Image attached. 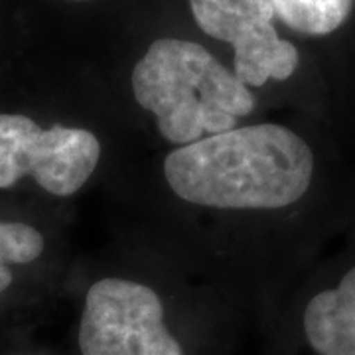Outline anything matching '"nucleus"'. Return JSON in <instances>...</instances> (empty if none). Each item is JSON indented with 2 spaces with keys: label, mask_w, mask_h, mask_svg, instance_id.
I'll use <instances>...</instances> for the list:
<instances>
[{
  "label": "nucleus",
  "mask_w": 355,
  "mask_h": 355,
  "mask_svg": "<svg viewBox=\"0 0 355 355\" xmlns=\"http://www.w3.org/2000/svg\"><path fill=\"white\" fill-rule=\"evenodd\" d=\"M314 154L294 130L265 123L233 127L182 144L164 160V178L180 200L233 211L282 209L304 196Z\"/></svg>",
  "instance_id": "1"
},
{
  "label": "nucleus",
  "mask_w": 355,
  "mask_h": 355,
  "mask_svg": "<svg viewBox=\"0 0 355 355\" xmlns=\"http://www.w3.org/2000/svg\"><path fill=\"white\" fill-rule=\"evenodd\" d=\"M135 99L156 116L160 135L176 144L219 135L251 114L254 95L202 44L160 38L130 77Z\"/></svg>",
  "instance_id": "2"
},
{
  "label": "nucleus",
  "mask_w": 355,
  "mask_h": 355,
  "mask_svg": "<svg viewBox=\"0 0 355 355\" xmlns=\"http://www.w3.org/2000/svg\"><path fill=\"white\" fill-rule=\"evenodd\" d=\"M101 160V142L87 128H42L30 116L0 113V190L30 176L42 190L69 198Z\"/></svg>",
  "instance_id": "3"
},
{
  "label": "nucleus",
  "mask_w": 355,
  "mask_h": 355,
  "mask_svg": "<svg viewBox=\"0 0 355 355\" xmlns=\"http://www.w3.org/2000/svg\"><path fill=\"white\" fill-rule=\"evenodd\" d=\"M79 349L81 355H184L166 328L160 296L127 279H101L89 288Z\"/></svg>",
  "instance_id": "4"
},
{
  "label": "nucleus",
  "mask_w": 355,
  "mask_h": 355,
  "mask_svg": "<svg viewBox=\"0 0 355 355\" xmlns=\"http://www.w3.org/2000/svg\"><path fill=\"white\" fill-rule=\"evenodd\" d=\"M190 8L203 34L233 46V73L247 87L286 81L296 71L300 55L279 36L270 0H190Z\"/></svg>",
  "instance_id": "5"
},
{
  "label": "nucleus",
  "mask_w": 355,
  "mask_h": 355,
  "mask_svg": "<svg viewBox=\"0 0 355 355\" xmlns=\"http://www.w3.org/2000/svg\"><path fill=\"white\" fill-rule=\"evenodd\" d=\"M304 331L320 355H355V266L336 288L308 302Z\"/></svg>",
  "instance_id": "6"
},
{
  "label": "nucleus",
  "mask_w": 355,
  "mask_h": 355,
  "mask_svg": "<svg viewBox=\"0 0 355 355\" xmlns=\"http://www.w3.org/2000/svg\"><path fill=\"white\" fill-rule=\"evenodd\" d=\"M277 18L306 36H328L352 16L355 0H270Z\"/></svg>",
  "instance_id": "7"
},
{
  "label": "nucleus",
  "mask_w": 355,
  "mask_h": 355,
  "mask_svg": "<svg viewBox=\"0 0 355 355\" xmlns=\"http://www.w3.org/2000/svg\"><path fill=\"white\" fill-rule=\"evenodd\" d=\"M44 235L22 221H0V294L12 284V265H28L44 253Z\"/></svg>",
  "instance_id": "8"
},
{
  "label": "nucleus",
  "mask_w": 355,
  "mask_h": 355,
  "mask_svg": "<svg viewBox=\"0 0 355 355\" xmlns=\"http://www.w3.org/2000/svg\"><path fill=\"white\" fill-rule=\"evenodd\" d=\"M67 2H91V0H67Z\"/></svg>",
  "instance_id": "9"
}]
</instances>
